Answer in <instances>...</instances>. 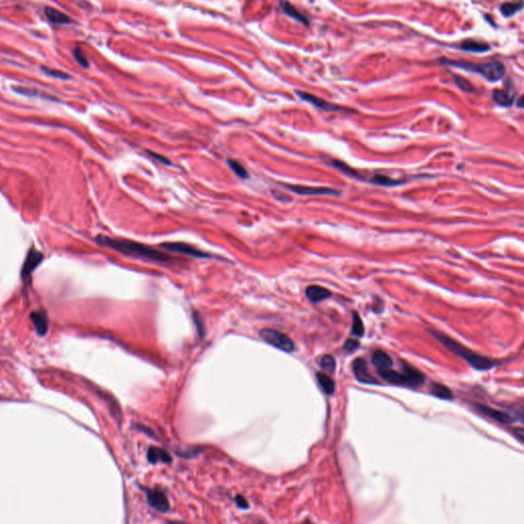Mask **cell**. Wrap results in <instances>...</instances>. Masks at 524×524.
I'll list each match as a JSON object with an SVG mask.
<instances>
[{
	"label": "cell",
	"mask_w": 524,
	"mask_h": 524,
	"mask_svg": "<svg viewBox=\"0 0 524 524\" xmlns=\"http://www.w3.org/2000/svg\"><path fill=\"white\" fill-rule=\"evenodd\" d=\"M95 240L99 245L112 248L128 256L143 258L146 260L156 262H169L172 259L171 256L167 255L166 253L162 251H158L148 245L134 242L131 240L110 238V236L106 235H98L96 236Z\"/></svg>",
	"instance_id": "obj_1"
},
{
	"label": "cell",
	"mask_w": 524,
	"mask_h": 524,
	"mask_svg": "<svg viewBox=\"0 0 524 524\" xmlns=\"http://www.w3.org/2000/svg\"><path fill=\"white\" fill-rule=\"evenodd\" d=\"M430 333L445 347H447L449 351H451L454 354H457L458 357H460L461 359L466 361L472 368H474L475 370L487 371V370H491V369H493V368H495V367H497V366H499L501 364L498 360L489 359L487 357L481 356V354H478V353L474 352L473 350L469 349L468 347L464 346L462 343L455 341L454 339H452V338L449 337L448 335H446L443 332L432 330V331H430Z\"/></svg>",
	"instance_id": "obj_2"
},
{
	"label": "cell",
	"mask_w": 524,
	"mask_h": 524,
	"mask_svg": "<svg viewBox=\"0 0 524 524\" xmlns=\"http://www.w3.org/2000/svg\"><path fill=\"white\" fill-rule=\"evenodd\" d=\"M439 62L445 66L452 67L455 69L479 74L489 82H497L501 80L506 74V67L503 63L498 61L488 63H472L462 60L452 61L449 59H441Z\"/></svg>",
	"instance_id": "obj_3"
},
{
	"label": "cell",
	"mask_w": 524,
	"mask_h": 524,
	"mask_svg": "<svg viewBox=\"0 0 524 524\" xmlns=\"http://www.w3.org/2000/svg\"><path fill=\"white\" fill-rule=\"evenodd\" d=\"M399 370L392 368L378 372L380 377L387 383L408 388H417L425 383V376L404 361H399Z\"/></svg>",
	"instance_id": "obj_4"
},
{
	"label": "cell",
	"mask_w": 524,
	"mask_h": 524,
	"mask_svg": "<svg viewBox=\"0 0 524 524\" xmlns=\"http://www.w3.org/2000/svg\"><path fill=\"white\" fill-rule=\"evenodd\" d=\"M260 335L267 343L281 350H284L286 352H292L295 349L293 340L289 336H287L282 332L273 329H264L260 332Z\"/></svg>",
	"instance_id": "obj_5"
},
{
	"label": "cell",
	"mask_w": 524,
	"mask_h": 524,
	"mask_svg": "<svg viewBox=\"0 0 524 524\" xmlns=\"http://www.w3.org/2000/svg\"><path fill=\"white\" fill-rule=\"evenodd\" d=\"M161 248L170 251L179 253L182 255H189L197 258H208L209 254L208 253L203 252L199 250L198 248L188 244V243H182V242H165L161 244Z\"/></svg>",
	"instance_id": "obj_6"
},
{
	"label": "cell",
	"mask_w": 524,
	"mask_h": 524,
	"mask_svg": "<svg viewBox=\"0 0 524 524\" xmlns=\"http://www.w3.org/2000/svg\"><path fill=\"white\" fill-rule=\"evenodd\" d=\"M474 407L476 409L477 412H479L480 414L491 418L497 422H499V423H502V424H511L513 423V422L517 421V418H515L513 415H511L510 413L508 412H505V411H501V410H496V409H493L491 407H487V405L485 404H482V403H475Z\"/></svg>",
	"instance_id": "obj_7"
},
{
	"label": "cell",
	"mask_w": 524,
	"mask_h": 524,
	"mask_svg": "<svg viewBox=\"0 0 524 524\" xmlns=\"http://www.w3.org/2000/svg\"><path fill=\"white\" fill-rule=\"evenodd\" d=\"M352 371H353V374L354 376H356L357 380L361 383L368 384V385H379L380 384L379 381L370 373L367 362L362 358H358L353 361Z\"/></svg>",
	"instance_id": "obj_8"
},
{
	"label": "cell",
	"mask_w": 524,
	"mask_h": 524,
	"mask_svg": "<svg viewBox=\"0 0 524 524\" xmlns=\"http://www.w3.org/2000/svg\"><path fill=\"white\" fill-rule=\"evenodd\" d=\"M289 191L303 196H315V195H339L340 192L335 191L325 187H305V185L298 184H282Z\"/></svg>",
	"instance_id": "obj_9"
},
{
	"label": "cell",
	"mask_w": 524,
	"mask_h": 524,
	"mask_svg": "<svg viewBox=\"0 0 524 524\" xmlns=\"http://www.w3.org/2000/svg\"><path fill=\"white\" fill-rule=\"evenodd\" d=\"M296 93L301 99L307 101V103L315 106L316 108L323 110V111H326V112H337V111H344L345 110V109H343V108H341L339 106H336L334 104H331V103H329V101H327V100H325L323 98H320L318 96H315V95H313L311 93H308V92H305V91H299V90H297Z\"/></svg>",
	"instance_id": "obj_10"
},
{
	"label": "cell",
	"mask_w": 524,
	"mask_h": 524,
	"mask_svg": "<svg viewBox=\"0 0 524 524\" xmlns=\"http://www.w3.org/2000/svg\"><path fill=\"white\" fill-rule=\"evenodd\" d=\"M148 502L151 508H154L160 512H166L169 509V503L166 496L156 489H150L148 491Z\"/></svg>",
	"instance_id": "obj_11"
},
{
	"label": "cell",
	"mask_w": 524,
	"mask_h": 524,
	"mask_svg": "<svg viewBox=\"0 0 524 524\" xmlns=\"http://www.w3.org/2000/svg\"><path fill=\"white\" fill-rule=\"evenodd\" d=\"M43 259V255L41 254L40 252L36 251L35 249H31L28 254H27V257H26V260L24 262V265H23V269H22V276L23 278H27L29 277L34 269H35L39 263L42 261Z\"/></svg>",
	"instance_id": "obj_12"
},
{
	"label": "cell",
	"mask_w": 524,
	"mask_h": 524,
	"mask_svg": "<svg viewBox=\"0 0 524 524\" xmlns=\"http://www.w3.org/2000/svg\"><path fill=\"white\" fill-rule=\"evenodd\" d=\"M457 48L460 50H463V52L482 54V53L489 52V50H491V45L486 42H482V41H478L474 39H465L457 45Z\"/></svg>",
	"instance_id": "obj_13"
},
{
	"label": "cell",
	"mask_w": 524,
	"mask_h": 524,
	"mask_svg": "<svg viewBox=\"0 0 524 524\" xmlns=\"http://www.w3.org/2000/svg\"><path fill=\"white\" fill-rule=\"evenodd\" d=\"M305 295L308 298V300L312 303H318L322 302L329 297L332 296V293L330 290L324 288L322 286L317 285H311L308 286L305 290Z\"/></svg>",
	"instance_id": "obj_14"
},
{
	"label": "cell",
	"mask_w": 524,
	"mask_h": 524,
	"mask_svg": "<svg viewBox=\"0 0 524 524\" xmlns=\"http://www.w3.org/2000/svg\"><path fill=\"white\" fill-rule=\"evenodd\" d=\"M281 7H282V10L287 14L289 15L290 18L294 19L295 21L305 25V26H308L309 25V20L307 19V16L304 15L302 12H300L297 8H295V6H293L289 1H287V0H281Z\"/></svg>",
	"instance_id": "obj_15"
},
{
	"label": "cell",
	"mask_w": 524,
	"mask_h": 524,
	"mask_svg": "<svg viewBox=\"0 0 524 524\" xmlns=\"http://www.w3.org/2000/svg\"><path fill=\"white\" fill-rule=\"evenodd\" d=\"M372 363L378 372L390 369L393 367V362L388 354L382 350H376L372 356Z\"/></svg>",
	"instance_id": "obj_16"
},
{
	"label": "cell",
	"mask_w": 524,
	"mask_h": 524,
	"mask_svg": "<svg viewBox=\"0 0 524 524\" xmlns=\"http://www.w3.org/2000/svg\"><path fill=\"white\" fill-rule=\"evenodd\" d=\"M493 98L495 103L502 107H510L514 103V94L513 92L506 88V89H495L493 92Z\"/></svg>",
	"instance_id": "obj_17"
},
{
	"label": "cell",
	"mask_w": 524,
	"mask_h": 524,
	"mask_svg": "<svg viewBox=\"0 0 524 524\" xmlns=\"http://www.w3.org/2000/svg\"><path fill=\"white\" fill-rule=\"evenodd\" d=\"M148 459L149 462L151 464H158V463H170L171 457L170 454L166 452L164 449L156 447H151L149 449L148 451Z\"/></svg>",
	"instance_id": "obj_18"
},
{
	"label": "cell",
	"mask_w": 524,
	"mask_h": 524,
	"mask_svg": "<svg viewBox=\"0 0 524 524\" xmlns=\"http://www.w3.org/2000/svg\"><path fill=\"white\" fill-rule=\"evenodd\" d=\"M44 13L46 15V18L52 22L54 24H69L72 22V20L70 19L69 15H67L66 13L62 12L61 10L59 9H56L54 7H50V6H47L45 7L44 9Z\"/></svg>",
	"instance_id": "obj_19"
},
{
	"label": "cell",
	"mask_w": 524,
	"mask_h": 524,
	"mask_svg": "<svg viewBox=\"0 0 524 524\" xmlns=\"http://www.w3.org/2000/svg\"><path fill=\"white\" fill-rule=\"evenodd\" d=\"M523 7L522 0H514V1H507L500 5V11L505 18H510V16L519 12Z\"/></svg>",
	"instance_id": "obj_20"
},
{
	"label": "cell",
	"mask_w": 524,
	"mask_h": 524,
	"mask_svg": "<svg viewBox=\"0 0 524 524\" xmlns=\"http://www.w3.org/2000/svg\"><path fill=\"white\" fill-rule=\"evenodd\" d=\"M316 380L318 382V385L322 388L323 391L327 395H332L335 391V381L328 376L327 374L323 373V372H317L316 373Z\"/></svg>",
	"instance_id": "obj_21"
},
{
	"label": "cell",
	"mask_w": 524,
	"mask_h": 524,
	"mask_svg": "<svg viewBox=\"0 0 524 524\" xmlns=\"http://www.w3.org/2000/svg\"><path fill=\"white\" fill-rule=\"evenodd\" d=\"M430 392H431L432 395H434V396H436L438 398H442V399L449 400V399L453 398L451 390L449 389V387H447L444 384L432 383L431 386H430Z\"/></svg>",
	"instance_id": "obj_22"
},
{
	"label": "cell",
	"mask_w": 524,
	"mask_h": 524,
	"mask_svg": "<svg viewBox=\"0 0 524 524\" xmlns=\"http://www.w3.org/2000/svg\"><path fill=\"white\" fill-rule=\"evenodd\" d=\"M366 181H370L372 183H375L378 185H384V187H393V185H398L404 182V180L393 179L389 176L382 175V174H375L371 178H368Z\"/></svg>",
	"instance_id": "obj_23"
},
{
	"label": "cell",
	"mask_w": 524,
	"mask_h": 524,
	"mask_svg": "<svg viewBox=\"0 0 524 524\" xmlns=\"http://www.w3.org/2000/svg\"><path fill=\"white\" fill-rule=\"evenodd\" d=\"M351 335L356 337H363L365 335V326L360 314L354 311L352 313V328Z\"/></svg>",
	"instance_id": "obj_24"
},
{
	"label": "cell",
	"mask_w": 524,
	"mask_h": 524,
	"mask_svg": "<svg viewBox=\"0 0 524 524\" xmlns=\"http://www.w3.org/2000/svg\"><path fill=\"white\" fill-rule=\"evenodd\" d=\"M453 80H454V83L457 84V86L465 91V92H468V93H471V92H474L475 91V87L473 84L467 80L466 78L460 76V75H453Z\"/></svg>",
	"instance_id": "obj_25"
},
{
	"label": "cell",
	"mask_w": 524,
	"mask_h": 524,
	"mask_svg": "<svg viewBox=\"0 0 524 524\" xmlns=\"http://www.w3.org/2000/svg\"><path fill=\"white\" fill-rule=\"evenodd\" d=\"M12 89L15 92H18L22 95H26V96H41V97H46L47 99H54L50 95H46L45 93H42V92L40 93L34 88H29V87H24V86H13Z\"/></svg>",
	"instance_id": "obj_26"
},
{
	"label": "cell",
	"mask_w": 524,
	"mask_h": 524,
	"mask_svg": "<svg viewBox=\"0 0 524 524\" xmlns=\"http://www.w3.org/2000/svg\"><path fill=\"white\" fill-rule=\"evenodd\" d=\"M320 367H322L326 372L330 374H333L336 369V363L332 356L326 354L322 359H320Z\"/></svg>",
	"instance_id": "obj_27"
},
{
	"label": "cell",
	"mask_w": 524,
	"mask_h": 524,
	"mask_svg": "<svg viewBox=\"0 0 524 524\" xmlns=\"http://www.w3.org/2000/svg\"><path fill=\"white\" fill-rule=\"evenodd\" d=\"M228 165L230 166L231 170H232L236 175H238L239 177H241V178H247V177H248V172H247V170L244 168V166H243L241 163H239L238 161H235V160H229V161H228Z\"/></svg>",
	"instance_id": "obj_28"
},
{
	"label": "cell",
	"mask_w": 524,
	"mask_h": 524,
	"mask_svg": "<svg viewBox=\"0 0 524 524\" xmlns=\"http://www.w3.org/2000/svg\"><path fill=\"white\" fill-rule=\"evenodd\" d=\"M41 71H43L45 74H47L50 77L58 78V79H61V80H68V79L71 78L69 75H68L65 72H63V71L49 69V68H46V67H41Z\"/></svg>",
	"instance_id": "obj_29"
},
{
	"label": "cell",
	"mask_w": 524,
	"mask_h": 524,
	"mask_svg": "<svg viewBox=\"0 0 524 524\" xmlns=\"http://www.w3.org/2000/svg\"><path fill=\"white\" fill-rule=\"evenodd\" d=\"M32 318H33V322L35 323V326L36 328L40 331V332H45L46 331V318L45 316H43L42 313H39V312H35L32 314Z\"/></svg>",
	"instance_id": "obj_30"
},
{
	"label": "cell",
	"mask_w": 524,
	"mask_h": 524,
	"mask_svg": "<svg viewBox=\"0 0 524 524\" xmlns=\"http://www.w3.org/2000/svg\"><path fill=\"white\" fill-rule=\"evenodd\" d=\"M73 55H74V58L77 61V63L82 68H85V69H87V68L89 67V63H88L85 55H84V53L82 52V49L81 48H76L73 52Z\"/></svg>",
	"instance_id": "obj_31"
},
{
	"label": "cell",
	"mask_w": 524,
	"mask_h": 524,
	"mask_svg": "<svg viewBox=\"0 0 524 524\" xmlns=\"http://www.w3.org/2000/svg\"><path fill=\"white\" fill-rule=\"evenodd\" d=\"M360 347V343L358 340H354V339H347L344 343V346H343V350L347 353H351L353 351H356L357 349H359Z\"/></svg>",
	"instance_id": "obj_32"
},
{
	"label": "cell",
	"mask_w": 524,
	"mask_h": 524,
	"mask_svg": "<svg viewBox=\"0 0 524 524\" xmlns=\"http://www.w3.org/2000/svg\"><path fill=\"white\" fill-rule=\"evenodd\" d=\"M148 154L150 156L153 157L155 160H157L158 162L164 164V165H170V161H169V159H167L166 157H163L162 155H159L157 153H154V151H150V150H148Z\"/></svg>",
	"instance_id": "obj_33"
},
{
	"label": "cell",
	"mask_w": 524,
	"mask_h": 524,
	"mask_svg": "<svg viewBox=\"0 0 524 524\" xmlns=\"http://www.w3.org/2000/svg\"><path fill=\"white\" fill-rule=\"evenodd\" d=\"M235 502H236V504H238L239 507H241V508H243V509H247L248 508V503L246 502V500L243 497L238 496V497L235 498Z\"/></svg>",
	"instance_id": "obj_34"
},
{
	"label": "cell",
	"mask_w": 524,
	"mask_h": 524,
	"mask_svg": "<svg viewBox=\"0 0 524 524\" xmlns=\"http://www.w3.org/2000/svg\"><path fill=\"white\" fill-rule=\"evenodd\" d=\"M517 105L519 108H522L523 107V96H520L518 101H517Z\"/></svg>",
	"instance_id": "obj_35"
}]
</instances>
